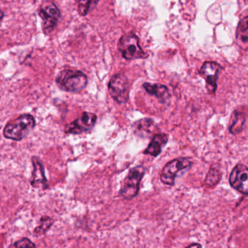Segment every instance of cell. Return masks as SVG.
Returning <instances> with one entry per match:
<instances>
[{"instance_id":"cell-1","label":"cell","mask_w":248,"mask_h":248,"mask_svg":"<svg viewBox=\"0 0 248 248\" xmlns=\"http://www.w3.org/2000/svg\"><path fill=\"white\" fill-rule=\"evenodd\" d=\"M36 126V120L29 113L20 115L6 124L3 135L7 140L20 141L26 138Z\"/></svg>"},{"instance_id":"cell-2","label":"cell","mask_w":248,"mask_h":248,"mask_svg":"<svg viewBox=\"0 0 248 248\" xmlns=\"http://www.w3.org/2000/svg\"><path fill=\"white\" fill-rule=\"evenodd\" d=\"M55 82L61 90L68 93H77L86 88L88 84V78L81 71L64 70L57 76Z\"/></svg>"},{"instance_id":"cell-3","label":"cell","mask_w":248,"mask_h":248,"mask_svg":"<svg viewBox=\"0 0 248 248\" xmlns=\"http://www.w3.org/2000/svg\"><path fill=\"white\" fill-rule=\"evenodd\" d=\"M147 169L142 166H136L130 169L124 179L119 195L126 200H131L138 195L140 183Z\"/></svg>"},{"instance_id":"cell-4","label":"cell","mask_w":248,"mask_h":248,"mask_svg":"<svg viewBox=\"0 0 248 248\" xmlns=\"http://www.w3.org/2000/svg\"><path fill=\"white\" fill-rule=\"evenodd\" d=\"M119 49L125 60L144 59L148 55L141 49L139 38L134 33L124 35L119 42Z\"/></svg>"},{"instance_id":"cell-5","label":"cell","mask_w":248,"mask_h":248,"mask_svg":"<svg viewBox=\"0 0 248 248\" xmlns=\"http://www.w3.org/2000/svg\"><path fill=\"white\" fill-rule=\"evenodd\" d=\"M108 91L115 101L125 104L129 99L130 87L128 78L124 74L113 76L109 81Z\"/></svg>"},{"instance_id":"cell-6","label":"cell","mask_w":248,"mask_h":248,"mask_svg":"<svg viewBox=\"0 0 248 248\" xmlns=\"http://www.w3.org/2000/svg\"><path fill=\"white\" fill-rule=\"evenodd\" d=\"M192 161L186 157L174 159L169 162L162 170L160 180L164 185L173 186L178 173L189 169L192 166Z\"/></svg>"},{"instance_id":"cell-7","label":"cell","mask_w":248,"mask_h":248,"mask_svg":"<svg viewBox=\"0 0 248 248\" xmlns=\"http://www.w3.org/2000/svg\"><path fill=\"white\" fill-rule=\"evenodd\" d=\"M97 115L84 112L81 116L65 125V132L68 134H81L94 128L97 122Z\"/></svg>"},{"instance_id":"cell-8","label":"cell","mask_w":248,"mask_h":248,"mask_svg":"<svg viewBox=\"0 0 248 248\" xmlns=\"http://www.w3.org/2000/svg\"><path fill=\"white\" fill-rule=\"evenodd\" d=\"M222 68L219 64L212 61H207L203 63L199 71V74L205 80L206 89L208 93L215 94L217 90V81Z\"/></svg>"},{"instance_id":"cell-9","label":"cell","mask_w":248,"mask_h":248,"mask_svg":"<svg viewBox=\"0 0 248 248\" xmlns=\"http://www.w3.org/2000/svg\"><path fill=\"white\" fill-rule=\"evenodd\" d=\"M230 183L236 190L248 195V168L246 165L237 164L232 170Z\"/></svg>"},{"instance_id":"cell-10","label":"cell","mask_w":248,"mask_h":248,"mask_svg":"<svg viewBox=\"0 0 248 248\" xmlns=\"http://www.w3.org/2000/svg\"><path fill=\"white\" fill-rule=\"evenodd\" d=\"M39 16L43 20V30L45 33H50L56 27L61 13L55 4L50 3L42 6L39 10Z\"/></svg>"},{"instance_id":"cell-11","label":"cell","mask_w":248,"mask_h":248,"mask_svg":"<svg viewBox=\"0 0 248 248\" xmlns=\"http://www.w3.org/2000/svg\"><path fill=\"white\" fill-rule=\"evenodd\" d=\"M31 162L33 171L30 179L31 185L36 189H47V179L45 176V169L42 161L39 157L33 156L32 157Z\"/></svg>"},{"instance_id":"cell-12","label":"cell","mask_w":248,"mask_h":248,"mask_svg":"<svg viewBox=\"0 0 248 248\" xmlns=\"http://www.w3.org/2000/svg\"><path fill=\"white\" fill-rule=\"evenodd\" d=\"M133 131L138 137L142 138L150 137L157 130V126L151 119H140L133 124Z\"/></svg>"},{"instance_id":"cell-13","label":"cell","mask_w":248,"mask_h":248,"mask_svg":"<svg viewBox=\"0 0 248 248\" xmlns=\"http://www.w3.org/2000/svg\"><path fill=\"white\" fill-rule=\"evenodd\" d=\"M142 87L148 94L155 96L161 104L166 105L169 103L170 94L166 86L160 84H151L150 83H144Z\"/></svg>"},{"instance_id":"cell-14","label":"cell","mask_w":248,"mask_h":248,"mask_svg":"<svg viewBox=\"0 0 248 248\" xmlns=\"http://www.w3.org/2000/svg\"><path fill=\"white\" fill-rule=\"evenodd\" d=\"M169 140V136L166 134H154L153 140L149 144L148 147L144 151V154L150 155L153 157H157L162 151L163 146L166 145Z\"/></svg>"},{"instance_id":"cell-15","label":"cell","mask_w":248,"mask_h":248,"mask_svg":"<svg viewBox=\"0 0 248 248\" xmlns=\"http://www.w3.org/2000/svg\"><path fill=\"white\" fill-rule=\"evenodd\" d=\"M246 123V116L243 112L234 110L230 119L229 130L232 134L236 135L241 132L243 129V126Z\"/></svg>"},{"instance_id":"cell-16","label":"cell","mask_w":248,"mask_h":248,"mask_svg":"<svg viewBox=\"0 0 248 248\" xmlns=\"http://www.w3.org/2000/svg\"><path fill=\"white\" fill-rule=\"evenodd\" d=\"M221 176H222V173H221L219 165H213L205 178V185L209 187L216 186L221 180Z\"/></svg>"},{"instance_id":"cell-17","label":"cell","mask_w":248,"mask_h":248,"mask_svg":"<svg viewBox=\"0 0 248 248\" xmlns=\"http://www.w3.org/2000/svg\"><path fill=\"white\" fill-rule=\"evenodd\" d=\"M53 223L54 220L51 218L50 217H46V216L42 217L40 219V224L37 227H36L33 233L37 237L43 235L50 229Z\"/></svg>"},{"instance_id":"cell-18","label":"cell","mask_w":248,"mask_h":248,"mask_svg":"<svg viewBox=\"0 0 248 248\" xmlns=\"http://www.w3.org/2000/svg\"><path fill=\"white\" fill-rule=\"evenodd\" d=\"M100 0H77V7L81 16L88 14L92 8L95 7Z\"/></svg>"},{"instance_id":"cell-19","label":"cell","mask_w":248,"mask_h":248,"mask_svg":"<svg viewBox=\"0 0 248 248\" xmlns=\"http://www.w3.org/2000/svg\"><path fill=\"white\" fill-rule=\"evenodd\" d=\"M7 248H36V245L27 237H23L10 244Z\"/></svg>"},{"instance_id":"cell-20","label":"cell","mask_w":248,"mask_h":248,"mask_svg":"<svg viewBox=\"0 0 248 248\" xmlns=\"http://www.w3.org/2000/svg\"><path fill=\"white\" fill-rule=\"evenodd\" d=\"M237 29H238V33H237V34L245 33V32L247 31L248 30V16L240 20Z\"/></svg>"},{"instance_id":"cell-21","label":"cell","mask_w":248,"mask_h":248,"mask_svg":"<svg viewBox=\"0 0 248 248\" xmlns=\"http://www.w3.org/2000/svg\"><path fill=\"white\" fill-rule=\"evenodd\" d=\"M186 248H202V246L199 243H193V244L190 245Z\"/></svg>"},{"instance_id":"cell-22","label":"cell","mask_w":248,"mask_h":248,"mask_svg":"<svg viewBox=\"0 0 248 248\" xmlns=\"http://www.w3.org/2000/svg\"><path fill=\"white\" fill-rule=\"evenodd\" d=\"M3 17H4V13L0 10V24H1V20H2Z\"/></svg>"}]
</instances>
